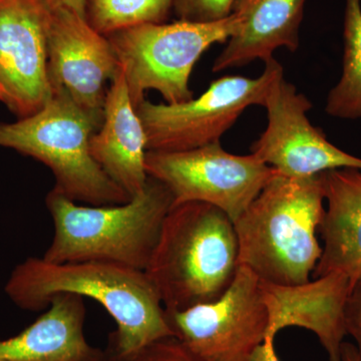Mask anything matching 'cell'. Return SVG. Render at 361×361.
Instances as JSON below:
<instances>
[{"instance_id":"obj_4","label":"cell","mask_w":361,"mask_h":361,"mask_svg":"<svg viewBox=\"0 0 361 361\" xmlns=\"http://www.w3.org/2000/svg\"><path fill=\"white\" fill-rule=\"evenodd\" d=\"M45 204L54 223L45 260L97 261L145 271L173 197L165 185L149 177L141 193L118 205H84L54 189Z\"/></svg>"},{"instance_id":"obj_9","label":"cell","mask_w":361,"mask_h":361,"mask_svg":"<svg viewBox=\"0 0 361 361\" xmlns=\"http://www.w3.org/2000/svg\"><path fill=\"white\" fill-rule=\"evenodd\" d=\"M166 316L176 338L200 361H251L267 334L260 280L242 265L219 298Z\"/></svg>"},{"instance_id":"obj_15","label":"cell","mask_w":361,"mask_h":361,"mask_svg":"<svg viewBox=\"0 0 361 361\" xmlns=\"http://www.w3.org/2000/svg\"><path fill=\"white\" fill-rule=\"evenodd\" d=\"M85 315L82 297L54 296L30 326L0 338V361H99L104 351L87 341Z\"/></svg>"},{"instance_id":"obj_24","label":"cell","mask_w":361,"mask_h":361,"mask_svg":"<svg viewBox=\"0 0 361 361\" xmlns=\"http://www.w3.org/2000/svg\"><path fill=\"white\" fill-rule=\"evenodd\" d=\"M251 361H280L278 358L275 341H265L261 344L253 356Z\"/></svg>"},{"instance_id":"obj_11","label":"cell","mask_w":361,"mask_h":361,"mask_svg":"<svg viewBox=\"0 0 361 361\" xmlns=\"http://www.w3.org/2000/svg\"><path fill=\"white\" fill-rule=\"evenodd\" d=\"M120 63L110 40L87 18L51 7L47 35V78L51 94L63 92L82 110L104 120L106 82Z\"/></svg>"},{"instance_id":"obj_5","label":"cell","mask_w":361,"mask_h":361,"mask_svg":"<svg viewBox=\"0 0 361 361\" xmlns=\"http://www.w3.org/2000/svg\"><path fill=\"white\" fill-rule=\"evenodd\" d=\"M103 121L80 109L66 94H52L37 113L16 123H0V147L42 161L56 180L54 190L75 203L118 205L130 197L90 152V137Z\"/></svg>"},{"instance_id":"obj_21","label":"cell","mask_w":361,"mask_h":361,"mask_svg":"<svg viewBox=\"0 0 361 361\" xmlns=\"http://www.w3.org/2000/svg\"><path fill=\"white\" fill-rule=\"evenodd\" d=\"M239 0H174L180 20L208 23L225 20L234 13Z\"/></svg>"},{"instance_id":"obj_26","label":"cell","mask_w":361,"mask_h":361,"mask_svg":"<svg viewBox=\"0 0 361 361\" xmlns=\"http://www.w3.org/2000/svg\"><path fill=\"white\" fill-rule=\"evenodd\" d=\"M0 102L6 104L9 110H13V102H11V97L7 94L6 90H4V87H2L1 84H0Z\"/></svg>"},{"instance_id":"obj_8","label":"cell","mask_w":361,"mask_h":361,"mask_svg":"<svg viewBox=\"0 0 361 361\" xmlns=\"http://www.w3.org/2000/svg\"><path fill=\"white\" fill-rule=\"evenodd\" d=\"M149 177L168 188L173 205L201 202L235 222L278 171L255 156L225 151L220 142L188 151H147Z\"/></svg>"},{"instance_id":"obj_7","label":"cell","mask_w":361,"mask_h":361,"mask_svg":"<svg viewBox=\"0 0 361 361\" xmlns=\"http://www.w3.org/2000/svg\"><path fill=\"white\" fill-rule=\"evenodd\" d=\"M283 75L282 66L272 59L258 78H221L200 97L184 103L145 99L135 110L146 133L147 149L188 151L220 142L247 108L264 106L271 87Z\"/></svg>"},{"instance_id":"obj_18","label":"cell","mask_w":361,"mask_h":361,"mask_svg":"<svg viewBox=\"0 0 361 361\" xmlns=\"http://www.w3.org/2000/svg\"><path fill=\"white\" fill-rule=\"evenodd\" d=\"M343 66L330 90L325 111L334 118H361V0H345Z\"/></svg>"},{"instance_id":"obj_20","label":"cell","mask_w":361,"mask_h":361,"mask_svg":"<svg viewBox=\"0 0 361 361\" xmlns=\"http://www.w3.org/2000/svg\"><path fill=\"white\" fill-rule=\"evenodd\" d=\"M99 361H198L175 336L161 339L127 355L104 350Z\"/></svg>"},{"instance_id":"obj_2","label":"cell","mask_w":361,"mask_h":361,"mask_svg":"<svg viewBox=\"0 0 361 361\" xmlns=\"http://www.w3.org/2000/svg\"><path fill=\"white\" fill-rule=\"evenodd\" d=\"M324 202V173L293 178L277 172L234 222L240 265L265 283L310 281L322 257L316 233Z\"/></svg>"},{"instance_id":"obj_25","label":"cell","mask_w":361,"mask_h":361,"mask_svg":"<svg viewBox=\"0 0 361 361\" xmlns=\"http://www.w3.org/2000/svg\"><path fill=\"white\" fill-rule=\"evenodd\" d=\"M341 361H361L355 344L345 341L342 343Z\"/></svg>"},{"instance_id":"obj_23","label":"cell","mask_w":361,"mask_h":361,"mask_svg":"<svg viewBox=\"0 0 361 361\" xmlns=\"http://www.w3.org/2000/svg\"><path fill=\"white\" fill-rule=\"evenodd\" d=\"M51 7H63L82 18H87V0H47Z\"/></svg>"},{"instance_id":"obj_10","label":"cell","mask_w":361,"mask_h":361,"mask_svg":"<svg viewBox=\"0 0 361 361\" xmlns=\"http://www.w3.org/2000/svg\"><path fill=\"white\" fill-rule=\"evenodd\" d=\"M264 108L267 128L251 146L259 161L287 177L304 178L337 169H360L361 159L337 148L310 123V99L281 75L271 87Z\"/></svg>"},{"instance_id":"obj_13","label":"cell","mask_w":361,"mask_h":361,"mask_svg":"<svg viewBox=\"0 0 361 361\" xmlns=\"http://www.w3.org/2000/svg\"><path fill=\"white\" fill-rule=\"evenodd\" d=\"M260 282L268 311L265 341H275L286 327H301L315 334L329 361H341L344 307L353 288L348 278L329 274L298 285Z\"/></svg>"},{"instance_id":"obj_6","label":"cell","mask_w":361,"mask_h":361,"mask_svg":"<svg viewBox=\"0 0 361 361\" xmlns=\"http://www.w3.org/2000/svg\"><path fill=\"white\" fill-rule=\"evenodd\" d=\"M241 16L199 23H146L106 35L125 73L135 109L149 90L160 92L167 104L193 99L189 80L202 54L213 44H224L238 32Z\"/></svg>"},{"instance_id":"obj_14","label":"cell","mask_w":361,"mask_h":361,"mask_svg":"<svg viewBox=\"0 0 361 361\" xmlns=\"http://www.w3.org/2000/svg\"><path fill=\"white\" fill-rule=\"evenodd\" d=\"M147 151L146 133L120 66L106 92L103 125L90 140V155L133 198L141 193L149 179L145 167Z\"/></svg>"},{"instance_id":"obj_17","label":"cell","mask_w":361,"mask_h":361,"mask_svg":"<svg viewBox=\"0 0 361 361\" xmlns=\"http://www.w3.org/2000/svg\"><path fill=\"white\" fill-rule=\"evenodd\" d=\"M306 0H239L234 13L241 16L238 32L214 61L218 73L254 61H268L278 49L296 51Z\"/></svg>"},{"instance_id":"obj_16","label":"cell","mask_w":361,"mask_h":361,"mask_svg":"<svg viewBox=\"0 0 361 361\" xmlns=\"http://www.w3.org/2000/svg\"><path fill=\"white\" fill-rule=\"evenodd\" d=\"M324 216L318 232L323 247L313 278L343 275L351 284L361 279V170L324 172Z\"/></svg>"},{"instance_id":"obj_1","label":"cell","mask_w":361,"mask_h":361,"mask_svg":"<svg viewBox=\"0 0 361 361\" xmlns=\"http://www.w3.org/2000/svg\"><path fill=\"white\" fill-rule=\"evenodd\" d=\"M4 292L14 305L27 311L47 310L51 299L61 294L92 299L116 323L106 348L111 355H130L174 336L153 284L145 271L134 268L28 257L11 271Z\"/></svg>"},{"instance_id":"obj_22","label":"cell","mask_w":361,"mask_h":361,"mask_svg":"<svg viewBox=\"0 0 361 361\" xmlns=\"http://www.w3.org/2000/svg\"><path fill=\"white\" fill-rule=\"evenodd\" d=\"M344 326L346 336L355 339V346L361 360V279L353 285L346 300Z\"/></svg>"},{"instance_id":"obj_19","label":"cell","mask_w":361,"mask_h":361,"mask_svg":"<svg viewBox=\"0 0 361 361\" xmlns=\"http://www.w3.org/2000/svg\"><path fill=\"white\" fill-rule=\"evenodd\" d=\"M174 0H87V20L104 35L146 23H161Z\"/></svg>"},{"instance_id":"obj_12","label":"cell","mask_w":361,"mask_h":361,"mask_svg":"<svg viewBox=\"0 0 361 361\" xmlns=\"http://www.w3.org/2000/svg\"><path fill=\"white\" fill-rule=\"evenodd\" d=\"M47 0H0V84L20 118L37 113L51 97L47 78Z\"/></svg>"},{"instance_id":"obj_3","label":"cell","mask_w":361,"mask_h":361,"mask_svg":"<svg viewBox=\"0 0 361 361\" xmlns=\"http://www.w3.org/2000/svg\"><path fill=\"white\" fill-rule=\"evenodd\" d=\"M239 266L229 216L217 207L187 202L166 215L145 273L166 311H179L222 296Z\"/></svg>"}]
</instances>
